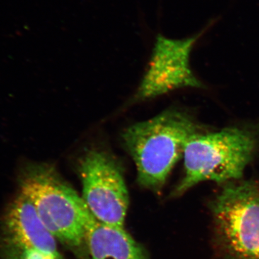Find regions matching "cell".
<instances>
[{
  "label": "cell",
  "mask_w": 259,
  "mask_h": 259,
  "mask_svg": "<svg viewBox=\"0 0 259 259\" xmlns=\"http://www.w3.org/2000/svg\"><path fill=\"white\" fill-rule=\"evenodd\" d=\"M202 32L183 39L156 37L144 79L134 97L136 102L154 98L177 89L203 88L190 67V55Z\"/></svg>",
  "instance_id": "obj_6"
},
{
  "label": "cell",
  "mask_w": 259,
  "mask_h": 259,
  "mask_svg": "<svg viewBox=\"0 0 259 259\" xmlns=\"http://www.w3.org/2000/svg\"><path fill=\"white\" fill-rule=\"evenodd\" d=\"M56 239L42 223L32 202L19 193L5 211L0 227V259H21L36 250L61 258Z\"/></svg>",
  "instance_id": "obj_7"
},
{
  "label": "cell",
  "mask_w": 259,
  "mask_h": 259,
  "mask_svg": "<svg viewBox=\"0 0 259 259\" xmlns=\"http://www.w3.org/2000/svg\"><path fill=\"white\" fill-rule=\"evenodd\" d=\"M214 241L223 259H259V182L234 181L210 203Z\"/></svg>",
  "instance_id": "obj_4"
},
{
  "label": "cell",
  "mask_w": 259,
  "mask_h": 259,
  "mask_svg": "<svg viewBox=\"0 0 259 259\" xmlns=\"http://www.w3.org/2000/svg\"><path fill=\"white\" fill-rule=\"evenodd\" d=\"M87 242L91 259H148L144 248L124 227L105 224L93 215L88 224Z\"/></svg>",
  "instance_id": "obj_8"
},
{
  "label": "cell",
  "mask_w": 259,
  "mask_h": 259,
  "mask_svg": "<svg viewBox=\"0 0 259 259\" xmlns=\"http://www.w3.org/2000/svg\"><path fill=\"white\" fill-rule=\"evenodd\" d=\"M20 193L32 202L49 232L80 259H89L87 233L93 214L82 197L47 163H29L19 177Z\"/></svg>",
  "instance_id": "obj_1"
},
{
  "label": "cell",
  "mask_w": 259,
  "mask_h": 259,
  "mask_svg": "<svg viewBox=\"0 0 259 259\" xmlns=\"http://www.w3.org/2000/svg\"><path fill=\"white\" fill-rule=\"evenodd\" d=\"M257 145L254 133L241 127L194 135L184 151V176L171 197H180L204 181L226 185L241 180Z\"/></svg>",
  "instance_id": "obj_3"
},
{
  "label": "cell",
  "mask_w": 259,
  "mask_h": 259,
  "mask_svg": "<svg viewBox=\"0 0 259 259\" xmlns=\"http://www.w3.org/2000/svg\"><path fill=\"white\" fill-rule=\"evenodd\" d=\"M79 171L82 199L94 218L105 224L124 227L129 194L118 162L105 151L90 150L80 160Z\"/></svg>",
  "instance_id": "obj_5"
},
{
  "label": "cell",
  "mask_w": 259,
  "mask_h": 259,
  "mask_svg": "<svg viewBox=\"0 0 259 259\" xmlns=\"http://www.w3.org/2000/svg\"><path fill=\"white\" fill-rule=\"evenodd\" d=\"M21 259H62L60 257L40 251V250H30L22 256Z\"/></svg>",
  "instance_id": "obj_9"
},
{
  "label": "cell",
  "mask_w": 259,
  "mask_h": 259,
  "mask_svg": "<svg viewBox=\"0 0 259 259\" xmlns=\"http://www.w3.org/2000/svg\"><path fill=\"white\" fill-rule=\"evenodd\" d=\"M200 133L203 127L192 116L175 109L126 130L122 139L137 168L139 185L160 192L187 142Z\"/></svg>",
  "instance_id": "obj_2"
}]
</instances>
